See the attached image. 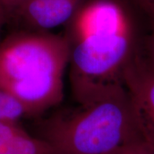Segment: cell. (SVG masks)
I'll return each instance as SVG.
<instances>
[{
	"label": "cell",
	"mask_w": 154,
	"mask_h": 154,
	"mask_svg": "<svg viewBox=\"0 0 154 154\" xmlns=\"http://www.w3.org/2000/svg\"><path fill=\"white\" fill-rule=\"evenodd\" d=\"M0 154H17L7 144L0 140Z\"/></svg>",
	"instance_id": "7c38bea8"
},
{
	"label": "cell",
	"mask_w": 154,
	"mask_h": 154,
	"mask_svg": "<svg viewBox=\"0 0 154 154\" xmlns=\"http://www.w3.org/2000/svg\"><path fill=\"white\" fill-rule=\"evenodd\" d=\"M24 116L26 111L20 102L0 88V121L17 122Z\"/></svg>",
	"instance_id": "52a82bcc"
},
{
	"label": "cell",
	"mask_w": 154,
	"mask_h": 154,
	"mask_svg": "<svg viewBox=\"0 0 154 154\" xmlns=\"http://www.w3.org/2000/svg\"><path fill=\"white\" fill-rule=\"evenodd\" d=\"M149 17L151 32L145 51H141L144 58L154 69V5H143L140 7Z\"/></svg>",
	"instance_id": "ba28073f"
},
{
	"label": "cell",
	"mask_w": 154,
	"mask_h": 154,
	"mask_svg": "<svg viewBox=\"0 0 154 154\" xmlns=\"http://www.w3.org/2000/svg\"><path fill=\"white\" fill-rule=\"evenodd\" d=\"M114 154H154V148L141 138L125 146Z\"/></svg>",
	"instance_id": "9c48e42d"
},
{
	"label": "cell",
	"mask_w": 154,
	"mask_h": 154,
	"mask_svg": "<svg viewBox=\"0 0 154 154\" xmlns=\"http://www.w3.org/2000/svg\"><path fill=\"white\" fill-rule=\"evenodd\" d=\"M9 17H10V14L5 9L0 7V33H1V31L2 29L3 26H5L6 22H7ZM0 42H1V41H0Z\"/></svg>",
	"instance_id": "8fae6325"
},
{
	"label": "cell",
	"mask_w": 154,
	"mask_h": 154,
	"mask_svg": "<svg viewBox=\"0 0 154 154\" xmlns=\"http://www.w3.org/2000/svg\"><path fill=\"white\" fill-rule=\"evenodd\" d=\"M28 1L29 0H0V7L5 9L11 16Z\"/></svg>",
	"instance_id": "30bf717a"
},
{
	"label": "cell",
	"mask_w": 154,
	"mask_h": 154,
	"mask_svg": "<svg viewBox=\"0 0 154 154\" xmlns=\"http://www.w3.org/2000/svg\"><path fill=\"white\" fill-rule=\"evenodd\" d=\"M123 82L143 137L154 148V69L139 48L124 69Z\"/></svg>",
	"instance_id": "277c9868"
},
{
	"label": "cell",
	"mask_w": 154,
	"mask_h": 154,
	"mask_svg": "<svg viewBox=\"0 0 154 154\" xmlns=\"http://www.w3.org/2000/svg\"><path fill=\"white\" fill-rule=\"evenodd\" d=\"M68 24L69 77L77 103H90L124 85L123 73L138 49L126 5L121 0H88Z\"/></svg>",
	"instance_id": "6da1fadb"
},
{
	"label": "cell",
	"mask_w": 154,
	"mask_h": 154,
	"mask_svg": "<svg viewBox=\"0 0 154 154\" xmlns=\"http://www.w3.org/2000/svg\"><path fill=\"white\" fill-rule=\"evenodd\" d=\"M0 140L17 154H52L51 148L44 139L29 135L17 122L0 121Z\"/></svg>",
	"instance_id": "8992f818"
},
{
	"label": "cell",
	"mask_w": 154,
	"mask_h": 154,
	"mask_svg": "<svg viewBox=\"0 0 154 154\" xmlns=\"http://www.w3.org/2000/svg\"><path fill=\"white\" fill-rule=\"evenodd\" d=\"M52 154H53V153H52Z\"/></svg>",
	"instance_id": "5bb4252c"
},
{
	"label": "cell",
	"mask_w": 154,
	"mask_h": 154,
	"mask_svg": "<svg viewBox=\"0 0 154 154\" xmlns=\"http://www.w3.org/2000/svg\"><path fill=\"white\" fill-rule=\"evenodd\" d=\"M69 61L66 36L47 32H18L0 42V88L21 103L26 116L61 103Z\"/></svg>",
	"instance_id": "7a4b0ae2"
},
{
	"label": "cell",
	"mask_w": 154,
	"mask_h": 154,
	"mask_svg": "<svg viewBox=\"0 0 154 154\" xmlns=\"http://www.w3.org/2000/svg\"><path fill=\"white\" fill-rule=\"evenodd\" d=\"M83 0H29L13 15L38 32L68 24Z\"/></svg>",
	"instance_id": "5b68a950"
},
{
	"label": "cell",
	"mask_w": 154,
	"mask_h": 154,
	"mask_svg": "<svg viewBox=\"0 0 154 154\" xmlns=\"http://www.w3.org/2000/svg\"><path fill=\"white\" fill-rule=\"evenodd\" d=\"M44 139L53 154H114L143 138L124 85L47 119Z\"/></svg>",
	"instance_id": "3957f363"
},
{
	"label": "cell",
	"mask_w": 154,
	"mask_h": 154,
	"mask_svg": "<svg viewBox=\"0 0 154 154\" xmlns=\"http://www.w3.org/2000/svg\"><path fill=\"white\" fill-rule=\"evenodd\" d=\"M136 4H138L140 7L143 5H154V0H134Z\"/></svg>",
	"instance_id": "4fadbf2b"
}]
</instances>
